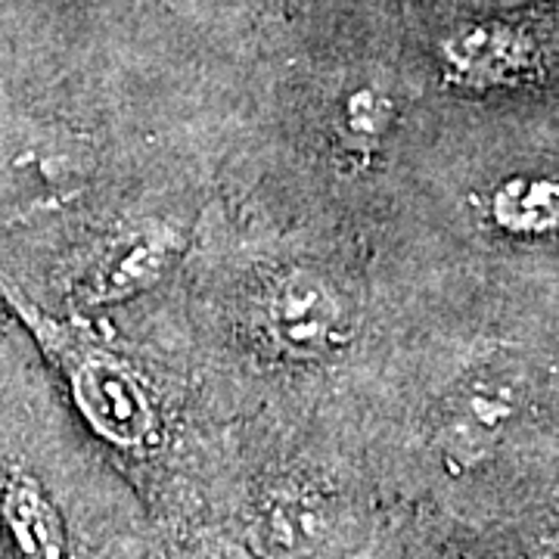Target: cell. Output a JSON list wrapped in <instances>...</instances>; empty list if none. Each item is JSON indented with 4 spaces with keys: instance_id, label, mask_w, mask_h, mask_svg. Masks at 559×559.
<instances>
[{
    "instance_id": "1",
    "label": "cell",
    "mask_w": 559,
    "mask_h": 559,
    "mask_svg": "<svg viewBox=\"0 0 559 559\" xmlns=\"http://www.w3.org/2000/svg\"><path fill=\"white\" fill-rule=\"evenodd\" d=\"M525 407V370L516 358L481 360L460 377L439 411V448L454 469H473L498 451Z\"/></svg>"
},
{
    "instance_id": "6",
    "label": "cell",
    "mask_w": 559,
    "mask_h": 559,
    "mask_svg": "<svg viewBox=\"0 0 559 559\" xmlns=\"http://www.w3.org/2000/svg\"><path fill=\"white\" fill-rule=\"evenodd\" d=\"M495 221L513 234H547L557 221V187L550 180H510L495 193Z\"/></svg>"
},
{
    "instance_id": "7",
    "label": "cell",
    "mask_w": 559,
    "mask_h": 559,
    "mask_svg": "<svg viewBox=\"0 0 559 559\" xmlns=\"http://www.w3.org/2000/svg\"><path fill=\"white\" fill-rule=\"evenodd\" d=\"M162 264H165V249H162L159 242H131L106 267V277H103V286L97 289V296H103V299H119L128 289H134V283H150V280L156 277V271H159Z\"/></svg>"
},
{
    "instance_id": "3",
    "label": "cell",
    "mask_w": 559,
    "mask_h": 559,
    "mask_svg": "<svg viewBox=\"0 0 559 559\" xmlns=\"http://www.w3.org/2000/svg\"><path fill=\"white\" fill-rule=\"evenodd\" d=\"M267 330L286 355L323 360L348 342V311L318 271L293 267L274 280L264 301Z\"/></svg>"
},
{
    "instance_id": "5",
    "label": "cell",
    "mask_w": 559,
    "mask_h": 559,
    "mask_svg": "<svg viewBox=\"0 0 559 559\" xmlns=\"http://www.w3.org/2000/svg\"><path fill=\"white\" fill-rule=\"evenodd\" d=\"M0 513L16 559H69L60 513L28 473H10L0 495Z\"/></svg>"
},
{
    "instance_id": "4",
    "label": "cell",
    "mask_w": 559,
    "mask_h": 559,
    "mask_svg": "<svg viewBox=\"0 0 559 559\" xmlns=\"http://www.w3.org/2000/svg\"><path fill=\"white\" fill-rule=\"evenodd\" d=\"M138 385L112 358H87L75 373V399L97 432L116 444L134 448L153 432V411Z\"/></svg>"
},
{
    "instance_id": "8",
    "label": "cell",
    "mask_w": 559,
    "mask_h": 559,
    "mask_svg": "<svg viewBox=\"0 0 559 559\" xmlns=\"http://www.w3.org/2000/svg\"><path fill=\"white\" fill-rule=\"evenodd\" d=\"M392 121V106L377 91H358L345 103V140L348 146L373 150Z\"/></svg>"
},
{
    "instance_id": "2",
    "label": "cell",
    "mask_w": 559,
    "mask_h": 559,
    "mask_svg": "<svg viewBox=\"0 0 559 559\" xmlns=\"http://www.w3.org/2000/svg\"><path fill=\"white\" fill-rule=\"evenodd\" d=\"M342 538L340 500L314 481H277L252 507L249 544L261 559H326Z\"/></svg>"
}]
</instances>
